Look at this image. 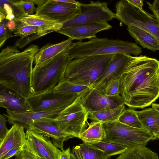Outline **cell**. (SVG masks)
I'll use <instances>...</instances> for the list:
<instances>
[{
	"mask_svg": "<svg viewBox=\"0 0 159 159\" xmlns=\"http://www.w3.org/2000/svg\"><path fill=\"white\" fill-rule=\"evenodd\" d=\"M120 79L125 105L134 109L149 106L159 97V60L131 56Z\"/></svg>",
	"mask_w": 159,
	"mask_h": 159,
	"instance_id": "cell-1",
	"label": "cell"
},
{
	"mask_svg": "<svg viewBox=\"0 0 159 159\" xmlns=\"http://www.w3.org/2000/svg\"><path fill=\"white\" fill-rule=\"evenodd\" d=\"M38 46L31 44L20 52L15 45L0 53V84L27 99L32 95L31 80L34 57Z\"/></svg>",
	"mask_w": 159,
	"mask_h": 159,
	"instance_id": "cell-2",
	"label": "cell"
},
{
	"mask_svg": "<svg viewBox=\"0 0 159 159\" xmlns=\"http://www.w3.org/2000/svg\"><path fill=\"white\" fill-rule=\"evenodd\" d=\"M113 55H93L72 60L67 66L64 79L90 88L104 74Z\"/></svg>",
	"mask_w": 159,
	"mask_h": 159,
	"instance_id": "cell-3",
	"label": "cell"
},
{
	"mask_svg": "<svg viewBox=\"0 0 159 159\" xmlns=\"http://www.w3.org/2000/svg\"><path fill=\"white\" fill-rule=\"evenodd\" d=\"M142 52V48L135 43L96 37L87 42L73 43L69 51V55L72 59L93 55L116 54L137 56Z\"/></svg>",
	"mask_w": 159,
	"mask_h": 159,
	"instance_id": "cell-4",
	"label": "cell"
},
{
	"mask_svg": "<svg viewBox=\"0 0 159 159\" xmlns=\"http://www.w3.org/2000/svg\"><path fill=\"white\" fill-rule=\"evenodd\" d=\"M72 60L67 52L59 54L41 66H34L32 76V95L53 89L64 79L67 66Z\"/></svg>",
	"mask_w": 159,
	"mask_h": 159,
	"instance_id": "cell-5",
	"label": "cell"
},
{
	"mask_svg": "<svg viewBox=\"0 0 159 159\" xmlns=\"http://www.w3.org/2000/svg\"><path fill=\"white\" fill-rule=\"evenodd\" d=\"M105 133L103 141L129 148L146 146L156 139L154 135L144 128H136L124 124L118 120L102 123Z\"/></svg>",
	"mask_w": 159,
	"mask_h": 159,
	"instance_id": "cell-6",
	"label": "cell"
},
{
	"mask_svg": "<svg viewBox=\"0 0 159 159\" xmlns=\"http://www.w3.org/2000/svg\"><path fill=\"white\" fill-rule=\"evenodd\" d=\"M115 7V18L127 26L134 25L143 29L155 37L159 42V21L154 16L128 0L117 2Z\"/></svg>",
	"mask_w": 159,
	"mask_h": 159,
	"instance_id": "cell-7",
	"label": "cell"
},
{
	"mask_svg": "<svg viewBox=\"0 0 159 159\" xmlns=\"http://www.w3.org/2000/svg\"><path fill=\"white\" fill-rule=\"evenodd\" d=\"M89 113L81 104L79 95L55 120L61 131L80 139V134L86 128Z\"/></svg>",
	"mask_w": 159,
	"mask_h": 159,
	"instance_id": "cell-8",
	"label": "cell"
},
{
	"mask_svg": "<svg viewBox=\"0 0 159 159\" xmlns=\"http://www.w3.org/2000/svg\"><path fill=\"white\" fill-rule=\"evenodd\" d=\"M106 2H90L80 4V14L62 23L63 29L80 25L98 22H107L115 18L114 13L107 6Z\"/></svg>",
	"mask_w": 159,
	"mask_h": 159,
	"instance_id": "cell-9",
	"label": "cell"
},
{
	"mask_svg": "<svg viewBox=\"0 0 159 159\" xmlns=\"http://www.w3.org/2000/svg\"><path fill=\"white\" fill-rule=\"evenodd\" d=\"M80 95L63 93L52 89L28 99L32 111H49L63 110L72 104Z\"/></svg>",
	"mask_w": 159,
	"mask_h": 159,
	"instance_id": "cell-10",
	"label": "cell"
},
{
	"mask_svg": "<svg viewBox=\"0 0 159 159\" xmlns=\"http://www.w3.org/2000/svg\"><path fill=\"white\" fill-rule=\"evenodd\" d=\"M81 3L75 4L48 0L43 5L38 7L35 14L46 16L63 23L80 14Z\"/></svg>",
	"mask_w": 159,
	"mask_h": 159,
	"instance_id": "cell-11",
	"label": "cell"
},
{
	"mask_svg": "<svg viewBox=\"0 0 159 159\" xmlns=\"http://www.w3.org/2000/svg\"><path fill=\"white\" fill-rule=\"evenodd\" d=\"M80 97L81 104L89 112L115 108L124 104L120 95L108 96L92 88L80 95Z\"/></svg>",
	"mask_w": 159,
	"mask_h": 159,
	"instance_id": "cell-12",
	"label": "cell"
},
{
	"mask_svg": "<svg viewBox=\"0 0 159 159\" xmlns=\"http://www.w3.org/2000/svg\"><path fill=\"white\" fill-rule=\"evenodd\" d=\"M131 56L124 54H113L104 74L90 88L105 94V89L109 82L113 79L120 78Z\"/></svg>",
	"mask_w": 159,
	"mask_h": 159,
	"instance_id": "cell-13",
	"label": "cell"
},
{
	"mask_svg": "<svg viewBox=\"0 0 159 159\" xmlns=\"http://www.w3.org/2000/svg\"><path fill=\"white\" fill-rule=\"evenodd\" d=\"M55 119H40L30 124L27 129L31 130L51 138L53 144L62 151L64 150V142L74 137L61 131Z\"/></svg>",
	"mask_w": 159,
	"mask_h": 159,
	"instance_id": "cell-14",
	"label": "cell"
},
{
	"mask_svg": "<svg viewBox=\"0 0 159 159\" xmlns=\"http://www.w3.org/2000/svg\"><path fill=\"white\" fill-rule=\"evenodd\" d=\"M26 139L31 143L41 159H59L62 151L57 147L50 138L30 129L26 132Z\"/></svg>",
	"mask_w": 159,
	"mask_h": 159,
	"instance_id": "cell-15",
	"label": "cell"
},
{
	"mask_svg": "<svg viewBox=\"0 0 159 159\" xmlns=\"http://www.w3.org/2000/svg\"><path fill=\"white\" fill-rule=\"evenodd\" d=\"M112 26L107 22H98L80 25L62 29L57 32L68 36L72 40H82L91 39L96 37V34L110 29Z\"/></svg>",
	"mask_w": 159,
	"mask_h": 159,
	"instance_id": "cell-16",
	"label": "cell"
},
{
	"mask_svg": "<svg viewBox=\"0 0 159 159\" xmlns=\"http://www.w3.org/2000/svg\"><path fill=\"white\" fill-rule=\"evenodd\" d=\"M63 110H57L49 111H30L16 112L7 111V114H3L10 124H19L27 129L31 124L44 118H55Z\"/></svg>",
	"mask_w": 159,
	"mask_h": 159,
	"instance_id": "cell-17",
	"label": "cell"
},
{
	"mask_svg": "<svg viewBox=\"0 0 159 159\" xmlns=\"http://www.w3.org/2000/svg\"><path fill=\"white\" fill-rule=\"evenodd\" d=\"M69 38L59 43H48L41 47L35 54L34 58V66H41L48 63L59 54L69 52L73 43Z\"/></svg>",
	"mask_w": 159,
	"mask_h": 159,
	"instance_id": "cell-18",
	"label": "cell"
},
{
	"mask_svg": "<svg viewBox=\"0 0 159 159\" xmlns=\"http://www.w3.org/2000/svg\"><path fill=\"white\" fill-rule=\"evenodd\" d=\"M1 87L3 88L0 91L1 107L13 112L32 111L27 99L12 91Z\"/></svg>",
	"mask_w": 159,
	"mask_h": 159,
	"instance_id": "cell-19",
	"label": "cell"
},
{
	"mask_svg": "<svg viewBox=\"0 0 159 159\" xmlns=\"http://www.w3.org/2000/svg\"><path fill=\"white\" fill-rule=\"evenodd\" d=\"M24 129L19 124L12 125L3 140L0 142V158L10 149L24 145L27 140Z\"/></svg>",
	"mask_w": 159,
	"mask_h": 159,
	"instance_id": "cell-20",
	"label": "cell"
},
{
	"mask_svg": "<svg viewBox=\"0 0 159 159\" xmlns=\"http://www.w3.org/2000/svg\"><path fill=\"white\" fill-rule=\"evenodd\" d=\"M15 21H19L30 25L38 26L43 31L50 33L61 29L62 23L46 16L34 14H23L16 17Z\"/></svg>",
	"mask_w": 159,
	"mask_h": 159,
	"instance_id": "cell-21",
	"label": "cell"
},
{
	"mask_svg": "<svg viewBox=\"0 0 159 159\" xmlns=\"http://www.w3.org/2000/svg\"><path fill=\"white\" fill-rule=\"evenodd\" d=\"M127 30L131 36L143 48L154 52L159 50V42L156 37L151 34L134 25L128 26Z\"/></svg>",
	"mask_w": 159,
	"mask_h": 159,
	"instance_id": "cell-22",
	"label": "cell"
},
{
	"mask_svg": "<svg viewBox=\"0 0 159 159\" xmlns=\"http://www.w3.org/2000/svg\"><path fill=\"white\" fill-rule=\"evenodd\" d=\"M105 135L102 123L92 121L81 133L80 139L84 143L91 144L103 141Z\"/></svg>",
	"mask_w": 159,
	"mask_h": 159,
	"instance_id": "cell-23",
	"label": "cell"
},
{
	"mask_svg": "<svg viewBox=\"0 0 159 159\" xmlns=\"http://www.w3.org/2000/svg\"><path fill=\"white\" fill-rule=\"evenodd\" d=\"M125 104L112 109L89 112L88 119L92 121L102 123L117 120L120 116L126 109Z\"/></svg>",
	"mask_w": 159,
	"mask_h": 159,
	"instance_id": "cell-24",
	"label": "cell"
},
{
	"mask_svg": "<svg viewBox=\"0 0 159 159\" xmlns=\"http://www.w3.org/2000/svg\"><path fill=\"white\" fill-rule=\"evenodd\" d=\"M137 113L143 127L154 134L159 127V112L151 107L137 111Z\"/></svg>",
	"mask_w": 159,
	"mask_h": 159,
	"instance_id": "cell-25",
	"label": "cell"
},
{
	"mask_svg": "<svg viewBox=\"0 0 159 159\" xmlns=\"http://www.w3.org/2000/svg\"><path fill=\"white\" fill-rule=\"evenodd\" d=\"M116 159H159L157 154L146 146L128 148Z\"/></svg>",
	"mask_w": 159,
	"mask_h": 159,
	"instance_id": "cell-26",
	"label": "cell"
},
{
	"mask_svg": "<svg viewBox=\"0 0 159 159\" xmlns=\"http://www.w3.org/2000/svg\"><path fill=\"white\" fill-rule=\"evenodd\" d=\"M90 144L102 151L109 158L111 156L120 155L128 148L123 146L103 141Z\"/></svg>",
	"mask_w": 159,
	"mask_h": 159,
	"instance_id": "cell-27",
	"label": "cell"
},
{
	"mask_svg": "<svg viewBox=\"0 0 159 159\" xmlns=\"http://www.w3.org/2000/svg\"><path fill=\"white\" fill-rule=\"evenodd\" d=\"M90 87L72 83L64 79L59 82L54 88L59 93L80 95Z\"/></svg>",
	"mask_w": 159,
	"mask_h": 159,
	"instance_id": "cell-28",
	"label": "cell"
},
{
	"mask_svg": "<svg viewBox=\"0 0 159 159\" xmlns=\"http://www.w3.org/2000/svg\"><path fill=\"white\" fill-rule=\"evenodd\" d=\"M32 0H16L11 5L16 17L23 14L32 15L37 8Z\"/></svg>",
	"mask_w": 159,
	"mask_h": 159,
	"instance_id": "cell-29",
	"label": "cell"
},
{
	"mask_svg": "<svg viewBox=\"0 0 159 159\" xmlns=\"http://www.w3.org/2000/svg\"><path fill=\"white\" fill-rule=\"evenodd\" d=\"M84 159H102L106 157L101 150L90 144L83 143L75 146Z\"/></svg>",
	"mask_w": 159,
	"mask_h": 159,
	"instance_id": "cell-30",
	"label": "cell"
},
{
	"mask_svg": "<svg viewBox=\"0 0 159 159\" xmlns=\"http://www.w3.org/2000/svg\"><path fill=\"white\" fill-rule=\"evenodd\" d=\"M118 120L124 124L132 127L143 128L138 118L137 111L133 109H126L120 116Z\"/></svg>",
	"mask_w": 159,
	"mask_h": 159,
	"instance_id": "cell-31",
	"label": "cell"
},
{
	"mask_svg": "<svg viewBox=\"0 0 159 159\" xmlns=\"http://www.w3.org/2000/svg\"><path fill=\"white\" fill-rule=\"evenodd\" d=\"M16 21V29L12 32L14 36H19L21 38H24L38 33L45 35L49 33L43 31L38 26L30 25L20 21Z\"/></svg>",
	"mask_w": 159,
	"mask_h": 159,
	"instance_id": "cell-32",
	"label": "cell"
},
{
	"mask_svg": "<svg viewBox=\"0 0 159 159\" xmlns=\"http://www.w3.org/2000/svg\"><path fill=\"white\" fill-rule=\"evenodd\" d=\"M39 157L31 143L27 139L23 149L15 156L14 159H39Z\"/></svg>",
	"mask_w": 159,
	"mask_h": 159,
	"instance_id": "cell-33",
	"label": "cell"
},
{
	"mask_svg": "<svg viewBox=\"0 0 159 159\" xmlns=\"http://www.w3.org/2000/svg\"><path fill=\"white\" fill-rule=\"evenodd\" d=\"M105 94L108 96L120 95V78L113 79L109 82L106 88Z\"/></svg>",
	"mask_w": 159,
	"mask_h": 159,
	"instance_id": "cell-34",
	"label": "cell"
},
{
	"mask_svg": "<svg viewBox=\"0 0 159 159\" xmlns=\"http://www.w3.org/2000/svg\"><path fill=\"white\" fill-rule=\"evenodd\" d=\"M7 20L5 19L0 22V47L4 44L6 41L9 38L14 37L12 33L7 29Z\"/></svg>",
	"mask_w": 159,
	"mask_h": 159,
	"instance_id": "cell-35",
	"label": "cell"
},
{
	"mask_svg": "<svg viewBox=\"0 0 159 159\" xmlns=\"http://www.w3.org/2000/svg\"><path fill=\"white\" fill-rule=\"evenodd\" d=\"M45 35L44 34L37 33L30 36L21 38L18 39L15 43V46L20 48H22L29 43L39 37Z\"/></svg>",
	"mask_w": 159,
	"mask_h": 159,
	"instance_id": "cell-36",
	"label": "cell"
},
{
	"mask_svg": "<svg viewBox=\"0 0 159 159\" xmlns=\"http://www.w3.org/2000/svg\"><path fill=\"white\" fill-rule=\"evenodd\" d=\"M0 7L3 8L6 12L7 16L6 19L8 20H15L16 16L11 6L6 3L4 0H0Z\"/></svg>",
	"mask_w": 159,
	"mask_h": 159,
	"instance_id": "cell-37",
	"label": "cell"
},
{
	"mask_svg": "<svg viewBox=\"0 0 159 159\" xmlns=\"http://www.w3.org/2000/svg\"><path fill=\"white\" fill-rule=\"evenodd\" d=\"M8 121L7 118L4 115H0V142L4 139L9 130L6 126Z\"/></svg>",
	"mask_w": 159,
	"mask_h": 159,
	"instance_id": "cell-38",
	"label": "cell"
},
{
	"mask_svg": "<svg viewBox=\"0 0 159 159\" xmlns=\"http://www.w3.org/2000/svg\"><path fill=\"white\" fill-rule=\"evenodd\" d=\"M148 8L153 12L154 16L159 21V0L154 1L152 3L147 2Z\"/></svg>",
	"mask_w": 159,
	"mask_h": 159,
	"instance_id": "cell-39",
	"label": "cell"
},
{
	"mask_svg": "<svg viewBox=\"0 0 159 159\" xmlns=\"http://www.w3.org/2000/svg\"><path fill=\"white\" fill-rule=\"evenodd\" d=\"M24 146V145L15 147L10 149L0 158V159H9L13 156H15L22 151Z\"/></svg>",
	"mask_w": 159,
	"mask_h": 159,
	"instance_id": "cell-40",
	"label": "cell"
},
{
	"mask_svg": "<svg viewBox=\"0 0 159 159\" xmlns=\"http://www.w3.org/2000/svg\"><path fill=\"white\" fill-rule=\"evenodd\" d=\"M71 152L70 147L62 151L59 159H71Z\"/></svg>",
	"mask_w": 159,
	"mask_h": 159,
	"instance_id": "cell-41",
	"label": "cell"
},
{
	"mask_svg": "<svg viewBox=\"0 0 159 159\" xmlns=\"http://www.w3.org/2000/svg\"><path fill=\"white\" fill-rule=\"evenodd\" d=\"M16 24L14 20L7 21V27L8 30L12 33L16 29Z\"/></svg>",
	"mask_w": 159,
	"mask_h": 159,
	"instance_id": "cell-42",
	"label": "cell"
},
{
	"mask_svg": "<svg viewBox=\"0 0 159 159\" xmlns=\"http://www.w3.org/2000/svg\"><path fill=\"white\" fill-rule=\"evenodd\" d=\"M131 4L137 7L138 8L142 9L143 3L141 0H128Z\"/></svg>",
	"mask_w": 159,
	"mask_h": 159,
	"instance_id": "cell-43",
	"label": "cell"
},
{
	"mask_svg": "<svg viewBox=\"0 0 159 159\" xmlns=\"http://www.w3.org/2000/svg\"><path fill=\"white\" fill-rule=\"evenodd\" d=\"M71 153L73 154L75 159H84L79 151L75 147L72 149Z\"/></svg>",
	"mask_w": 159,
	"mask_h": 159,
	"instance_id": "cell-44",
	"label": "cell"
},
{
	"mask_svg": "<svg viewBox=\"0 0 159 159\" xmlns=\"http://www.w3.org/2000/svg\"><path fill=\"white\" fill-rule=\"evenodd\" d=\"M56 1L75 4H80L81 3L74 0H55Z\"/></svg>",
	"mask_w": 159,
	"mask_h": 159,
	"instance_id": "cell-45",
	"label": "cell"
},
{
	"mask_svg": "<svg viewBox=\"0 0 159 159\" xmlns=\"http://www.w3.org/2000/svg\"><path fill=\"white\" fill-rule=\"evenodd\" d=\"M35 4L37 5L38 7L41 6L45 4L47 1L48 0H32Z\"/></svg>",
	"mask_w": 159,
	"mask_h": 159,
	"instance_id": "cell-46",
	"label": "cell"
},
{
	"mask_svg": "<svg viewBox=\"0 0 159 159\" xmlns=\"http://www.w3.org/2000/svg\"><path fill=\"white\" fill-rule=\"evenodd\" d=\"M151 105L152 107L159 112V104L152 103Z\"/></svg>",
	"mask_w": 159,
	"mask_h": 159,
	"instance_id": "cell-47",
	"label": "cell"
},
{
	"mask_svg": "<svg viewBox=\"0 0 159 159\" xmlns=\"http://www.w3.org/2000/svg\"><path fill=\"white\" fill-rule=\"evenodd\" d=\"M6 18V16L0 12V22Z\"/></svg>",
	"mask_w": 159,
	"mask_h": 159,
	"instance_id": "cell-48",
	"label": "cell"
},
{
	"mask_svg": "<svg viewBox=\"0 0 159 159\" xmlns=\"http://www.w3.org/2000/svg\"><path fill=\"white\" fill-rule=\"evenodd\" d=\"M154 135L156 137V138L159 139V127L157 128Z\"/></svg>",
	"mask_w": 159,
	"mask_h": 159,
	"instance_id": "cell-49",
	"label": "cell"
},
{
	"mask_svg": "<svg viewBox=\"0 0 159 159\" xmlns=\"http://www.w3.org/2000/svg\"><path fill=\"white\" fill-rule=\"evenodd\" d=\"M71 159H75L73 154L72 153Z\"/></svg>",
	"mask_w": 159,
	"mask_h": 159,
	"instance_id": "cell-50",
	"label": "cell"
},
{
	"mask_svg": "<svg viewBox=\"0 0 159 159\" xmlns=\"http://www.w3.org/2000/svg\"><path fill=\"white\" fill-rule=\"evenodd\" d=\"M102 159H110V158L108 157H105L103 158Z\"/></svg>",
	"mask_w": 159,
	"mask_h": 159,
	"instance_id": "cell-51",
	"label": "cell"
},
{
	"mask_svg": "<svg viewBox=\"0 0 159 159\" xmlns=\"http://www.w3.org/2000/svg\"><path fill=\"white\" fill-rule=\"evenodd\" d=\"M39 159H41L39 157Z\"/></svg>",
	"mask_w": 159,
	"mask_h": 159,
	"instance_id": "cell-52",
	"label": "cell"
}]
</instances>
